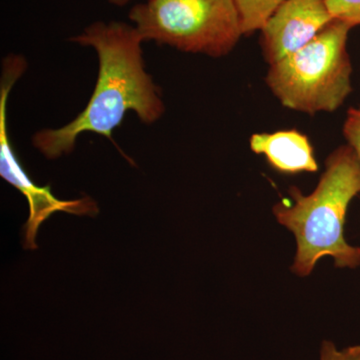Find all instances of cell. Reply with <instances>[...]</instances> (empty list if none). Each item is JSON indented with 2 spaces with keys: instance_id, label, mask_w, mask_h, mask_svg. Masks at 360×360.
Listing matches in <instances>:
<instances>
[{
  "instance_id": "obj_1",
  "label": "cell",
  "mask_w": 360,
  "mask_h": 360,
  "mask_svg": "<svg viewBox=\"0 0 360 360\" xmlns=\"http://www.w3.org/2000/svg\"><path fill=\"white\" fill-rule=\"evenodd\" d=\"M70 41L96 51L98 75L89 103L75 120L33 135V146L49 160L72 153L82 134L111 139L129 112L146 124L158 122L165 112L160 89L146 70L144 41L134 25L96 21Z\"/></svg>"
},
{
  "instance_id": "obj_2",
  "label": "cell",
  "mask_w": 360,
  "mask_h": 360,
  "mask_svg": "<svg viewBox=\"0 0 360 360\" xmlns=\"http://www.w3.org/2000/svg\"><path fill=\"white\" fill-rule=\"evenodd\" d=\"M292 205L281 201L274 207L277 221L295 234L297 250L291 270L300 276L311 274L322 257H330L335 266L360 265V248L345 238L349 203L360 193V160L352 146H342L326 161L316 188L303 195L291 187Z\"/></svg>"
},
{
  "instance_id": "obj_3",
  "label": "cell",
  "mask_w": 360,
  "mask_h": 360,
  "mask_svg": "<svg viewBox=\"0 0 360 360\" xmlns=\"http://www.w3.org/2000/svg\"><path fill=\"white\" fill-rule=\"evenodd\" d=\"M352 28L335 20L300 51L269 65L265 82L284 108L314 115L342 105L352 90L347 47Z\"/></svg>"
},
{
  "instance_id": "obj_4",
  "label": "cell",
  "mask_w": 360,
  "mask_h": 360,
  "mask_svg": "<svg viewBox=\"0 0 360 360\" xmlns=\"http://www.w3.org/2000/svg\"><path fill=\"white\" fill-rule=\"evenodd\" d=\"M144 42L222 58L243 35L233 0H146L129 13Z\"/></svg>"
},
{
  "instance_id": "obj_5",
  "label": "cell",
  "mask_w": 360,
  "mask_h": 360,
  "mask_svg": "<svg viewBox=\"0 0 360 360\" xmlns=\"http://www.w3.org/2000/svg\"><path fill=\"white\" fill-rule=\"evenodd\" d=\"M27 68L26 59L20 54H9L2 61L0 77V176L25 196L30 205V217L25 226L26 250H37L35 243L40 225L52 213L65 212L77 215L96 217V201L89 196L77 200H60L51 193V186L40 187L30 179L21 165L9 136L7 101L14 84Z\"/></svg>"
},
{
  "instance_id": "obj_6",
  "label": "cell",
  "mask_w": 360,
  "mask_h": 360,
  "mask_svg": "<svg viewBox=\"0 0 360 360\" xmlns=\"http://www.w3.org/2000/svg\"><path fill=\"white\" fill-rule=\"evenodd\" d=\"M335 20L326 0H285L260 30L265 60L271 65L300 51Z\"/></svg>"
},
{
  "instance_id": "obj_7",
  "label": "cell",
  "mask_w": 360,
  "mask_h": 360,
  "mask_svg": "<svg viewBox=\"0 0 360 360\" xmlns=\"http://www.w3.org/2000/svg\"><path fill=\"white\" fill-rule=\"evenodd\" d=\"M251 150L266 158L270 167L281 174L315 172L319 165L309 137L296 129L251 135Z\"/></svg>"
},
{
  "instance_id": "obj_8",
  "label": "cell",
  "mask_w": 360,
  "mask_h": 360,
  "mask_svg": "<svg viewBox=\"0 0 360 360\" xmlns=\"http://www.w3.org/2000/svg\"><path fill=\"white\" fill-rule=\"evenodd\" d=\"M285 0H233L240 18L243 35L262 30Z\"/></svg>"
},
{
  "instance_id": "obj_9",
  "label": "cell",
  "mask_w": 360,
  "mask_h": 360,
  "mask_svg": "<svg viewBox=\"0 0 360 360\" xmlns=\"http://www.w3.org/2000/svg\"><path fill=\"white\" fill-rule=\"evenodd\" d=\"M329 11L335 20L352 26L360 25V0H326Z\"/></svg>"
},
{
  "instance_id": "obj_10",
  "label": "cell",
  "mask_w": 360,
  "mask_h": 360,
  "mask_svg": "<svg viewBox=\"0 0 360 360\" xmlns=\"http://www.w3.org/2000/svg\"><path fill=\"white\" fill-rule=\"evenodd\" d=\"M342 131L348 146L354 148L360 160V108L348 110Z\"/></svg>"
},
{
  "instance_id": "obj_11",
  "label": "cell",
  "mask_w": 360,
  "mask_h": 360,
  "mask_svg": "<svg viewBox=\"0 0 360 360\" xmlns=\"http://www.w3.org/2000/svg\"><path fill=\"white\" fill-rule=\"evenodd\" d=\"M321 360H360V345L340 350L333 341L324 340L321 348Z\"/></svg>"
},
{
  "instance_id": "obj_12",
  "label": "cell",
  "mask_w": 360,
  "mask_h": 360,
  "mask_svg": "<svg viewBox=\"0 0 360 360\" xmlns=\"http://www.w3.org/2000/svg\"><path fill=\"white\" fill-rule=\"evenodd\" d=\"M106 1H108V4H112V6L122 7L127 6L132 0H106Z\"/></svg>"
}]
</instances>
